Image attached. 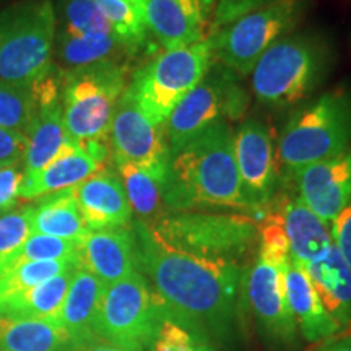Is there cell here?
Masks as SVG:
<instances>
[{"label": "cell", "instance_id": "30bf717a", "mask_svg": "<svg viewBox=\"0 0 351 351\" xmlns=\"http://www.w3.org/2000/svg\"><path fill=\"white\" fill-rule=\"evenodd\" d=\"M302 0H271L210 34L213 62L234 75H249L263 52L300 21Z\"/></svg>", "mask_w": 351, "mask_h": 351}, {"label": "cell", "instance_id": "f1b7e54d", "mask_svg": "<svg viewBox=\"0 0 351 351\" xmlns=\"http://www.w3.org/2000/svg\"><path fill=\"white\" fill-rule=\"evenodd\" d=\"M72 339L62 328L41 319H15L0 315V350L59 351Z\"/></svg>", "mask_w": 351, "mask_h": 351}, {"label": "cell", "instance_id": "7c38bea8", "mask_svg": "<svg viewBox=\"0 0 351 351\" xmlns=\"http://www.w3.org/2000/svg\"><path fill=\"white\" fill-rule=\"evenodd\" d=\"M108 145L112 161L135 165L165 181L169 160L165 125L153 124L127 88L114 111Z\"/></svg>", "mask_w": 351, "mask_h": 351}, {"label": "cell", "instance_id": "d4e9b609", "mask_svg": "<svg viewBox=\"0 0 351 351\" xmlns=\"http://www.w3.org/2000/svg\"><path fill=\"white\" fill-rule=\"evenodd\" d=\"M29 207H32L29 223H32L33 234H46L80 243L90 232L78 208L75 189L39 197Z\"/></svg>", "mask_w": 351, "mask_h": 351}, {"label": "cell", "instance_id": "d590c367", "mask_svg": "<svg viewBox=\"0 0 351 351\" xmlns=\"http://www.w3.org/2000/svg\"><path fill=\"white\" fill-rule=\"evenodd\" d=\"M29 212H32V207L25 205V207L13 208L12 212L0 215V270L8 257L33 234Z\"/></svg>", "mask_w": 351, "mask_h": 351}, {"label": "cell", "instance_id": "d6986e66", "mask_svg": "<svg viewBox=\"0 0 351 351\" xmlns=\"http://www.w3.org/2000/svg\"><path fill=\"white\" fill-rule=\"evenodd\" d=\"M150 36L163 51L186 47L210 36L202 0H143Z\"/></svg>", "mask_w": 351, "mask_h": 351}, {"label": "cell", "instance_id": "52a82bcc", "mask_svg": "<svg viewBox=\"0 0 351 351\" xmlns=\"http://www.w3.org/2000/svg\"><path fill=\"white\" fill-rule=\"evenodd\" d=\"M213 64L212 39L178 49L161 51L132 73L127 91L153 124L165 125L171 112Z\"/></svg>", "mask_w": 351, "mask_h": 351}, {"label": "cell", "instance_id": "603a6c76", "mask_svg": "<svg viewBox=\"0 0 351 351\" xmlns=\"http://www.w3.org/2000/svg\"><path fill=\"white\" fill-rule=\"evenodd\" d=\"M324 309L340 332L351 333V270L335 244L327 256L304 267Z\"/></svg>", "mask_w": 351, "mask_h": 351}, {"label": "cell", "instance_id": "9a60e30c", "mask_svg": "<svg viewBox=\"0 0 351 351\" xmlns=\"http://www.w3.org/2000/svg\"><path fill=\"white\" fill-rule=\"evenodd\" d=\"M33 91L36 96V111L25 132V152L21 156L25 178L43 171L72 142L62 119L60 69L56 65Z\"/></svg>", "mask_w": 351, "mask_h": 351}, {"label": "cell", "instance_id": "cb8c5ba5", "mask_svg": "<svg viewBox=\"0 0 351 351\" xmlns=\"http://www.w3.org/2000/svg\"><path fill=\"white\" fill-rule=\"evenodd\" d=\"M104 288L106 285L98 276L82 267H77L62 306L47 322L62 328L72 340H82L95 335L93 322Z\"/></svg>", "mask_w": 351, "mask_h": 351}, {"label": "cell", "instance_id": "83f0119b", "mask_svg": "<svg viewBox=\"0 0 351 351\" xmlns=\"http://www.w3.org/2000/svg\"><path fill=\"white\" fill-rule=\"evenodd\" d=\"M72 270L52 276L36 287L26 289L20 295L0 301V315L15 319H41L49 320L57 314L67 295L70 282L73 276Z\"/></svg>", "mask_w": 351, "mask_h": 351}, {"label": "cell", "instance_id": "7a4b0ae2", "mask_svg": "<svg viewBox=\"0 0 351 351\" xmlns=\"http://www.w3.org/2000/svg\"><path fill=\"white\" fill-rule=\"evenodd\" d=\"M163 199L168 212L231 208L251 215L241 186L230 122L219 121L169 150Z\"/></svg>", "mask_w": 351, "mask_h": 351}, {"label": "cell", "instance_id": "7402d4cb", "mask_svg": "<svg viewBox=\"0 0 351 351\" xmlns=\"http://www.w3.org/2000/svg\"><path fill=\"white\" fill-rule=\"evenodd\" d=\"M285 293L296 327L304 340L320 343L340 333L339 326L324 309L306 269L298 262H289L285 271Z\"/></svg>", "mask_w": 351, "mask_h": 351}, {"label": "cell", "instance_id": "74e56055", "mask_svg": "<svg viewBox=\"0 0 351 351\" xmlns=\"http://www.w3.org/2000/svg\"><path fill=\"white\" fill-rule=\"evenodd\" d=\"M25 171L21 161L0 166V215L12 212L16 207Z\"/></svg>", "mask_w": 351, "mask_h": 351}, {"label": "cell", "instance_id": "4316f807", "mask_svg": "<svg viewBox=\"0 0 351 351\" xmlns=\"http://www.w3.org/2000/svg\"><path fill=\"white\" fill-rule=\"evenodd\" d=\"M112 165L137 221L155 225L169 213L163 199V179L124 161H112Z\"/></svg>", "mask_w": 351, "mask_h": 351}, {"label": "cell", "instance_id": "2e32d148", "mask_svg": "<svg viewBox=\"0 0 351 351\" xmlns=\"http://www.w3.org/2000/svg\"><path fill=\"white\" fill-rule=\"evenodd\" d=\"M298 195L327 225L351 200V147L291 176Z\"/></svg>", "mask_w": 351, "mask_h": 351}, {"label": "cell", "instance_id": "484cf974", "mask_svg": "<svg viewBox=\"0 0 351 351\" xmlns=\"http://www.w3.org/2000/svg\"><path fill=\"white\" fill-rule=\"evenodd\" d=\"M54 56L59 62L57 67L72 70L109 60H122V57L129 54L112 33L73 34L57 29Z\"/></svg>", "mask_w": 351, "mask_h": 351}, {"label": "cell", "instance_id": "e575fe53", "mask_svg": "<svg viewBox=\"0 0 351 351\" xmlns=\"http://www.w3.org/2000/svg\"><path fill=\"white\" fill-rule=\"evenodd\" d=\"M150 351H218L212 341L189 328L186 324L178 320L166 306V314L153 339Z\"/></svg>", "mask_w": 351, "mask_h": 351}, {"label": "cell", "instance_id": "9c48e42d", "mask_svg": "<svg viewBox=\"0 0 351 351\" xmlns=\"http://www.w3.org/2000/svg\"><path fill=\"white\" fill-rule=\"evenodd\" d=\"M166 314V304L142 271L106 285L93 333L129 351L150 348Z\"/></svg>", "mask_w": 351, "mask_h": 351}, {"label": "cell", "instance_id": "7bdbcfd3", "mask_svg": "<svg viewBox=\"0 0 351 351\" xmlns=\"http://www.w3.org/2000/svg\"><path fill=\"white\" fill-rule=\"evenodd\" d=\"M0 351H3V350H0Z\"/></svg>", "mask_w": 351, "mask_h": 351}, {"label": "cell", "instance_id": "4dcf8cb0", "mask_svg": "<svg viewBox=\"0 0 351 351\" xmlns=\"http://www.w3.org/2000/svg\"><path fill=\"white\" fill-rule=\"evenodd\" d=\"M78 258L65 261H34L15 265L13 269L0 275V301L20 295L26 289L36 287L46 280L64 271L77 269Z\"/></svg>", "mask_w": 351, "mask_h": 351}, {"label": "cell", "instance_id": "60d3db41", "mask_svg": "<svg viewBox=\"0 0 351 351\" xmlns=\"http://www.w3.org/2000/svg\"><path fill=\"white\" fill-rule=\"evenodd\" d=\"M59 351H129V350L121 348V346L101 339L98 335H91L82 340L69 341V343L64 345Z\"/></svg>", "mask_w": 351, "mask_h": 351}, {"label": "cell", "instance_id": "d6a6232c", "mask_svg": "<svg viewBox=\"0 0 351 351\" xmlns=\"http://www.w3.org/2000/svg\"><path fill=\"white\" fill-rule=\"evenodd\" d=\"M65 258H78V243L46 234H32L21 244L20 249H16L8 257V261L3 263L2 270H0V275L25 262L65 261Z\"/></svg>", "mask_w": 351, "mask_h": 351}, {"label": "cell", "instance_id": "6da1fadb", "mask_svg": "<svg viewBox=\"0 0 351 351\" xmlns=\"http://www.w3.org/2000/svg\"><path fill=\"white\" fill-rule=\"evenodd\" d=\"M132 226L138 270L174 317L208 341L230 340L243 296L241 262L179 251L147 223L134 219Z\"/></svg>", "mask_w": 351, "mask_h": 351}, {"label": "cell", "instance_id": "8fae6325", "mask_svg": "<svg viewBox=\"0 0 351 351\" xmlns=\"http://www.w3.org/2000/svg\"><path fill=\"white\" fill-rule=\"evenodd\" d=\"M247 104V95L234 73L213 62L204 80L174 108L166 121L169 150L181 147L219 121L241 119Z\"/></svg>", "mask_w": 351, "mask_h": 351}, {"label": "cell", "instance_id": "44dd1931", "mask_svg": "<svg viewBox=\"0 0 351 351\" xmlns=\"http://www.w3.org/2000/svg\"><path fill=\"white\" fill-rule=\"evenodd\" d=\"M283 217V228L289 243L291 261L306 267L330 251L333 245L328 225L300 199V195L276 194Z\"/></svg>", "mask_w": 351, "mask_h": 351}, {"label": "cell", "instance_id": "e0dca14e", "mask_svg": "<svg viewBox=\"0 0 351 351\" xmlns=\"http://www.w3.org/2000/svg\"><path fill=\"white\" fill-rule=\"evenodd\" d=\"M109 155L111 152L108 143L70 142L52 163L32 178L23 179L20 199L36 200L52 192L75 189L90 176L103 169Z\"/></svg>", "mask_w": 351, "mask_h": 351}, {"label": "cell", "instance_id": "ac0fdd59", "mask_svg": "<svg viewBox=\"0 0 351 351\" xmlns=\"http://www.w3.org/2000/svg\"><path fill=\"white\" fill-rule=\"evenodd\" d=\"M78 267L98 276L104 285L138 271L134 226L88 232L78 243Z\"/></svg>", "mask_w": 351, "mask_h": 351}, {"label": "cell", "instance_id": "f35d334b", "mask_svg": "<svg viewBox=\"0 0 351 351\" xmlns=\"http://www.w3.org/2000/svg\"><path fill=\"white\" fill-rule=\"evenodd\" d=\"M332 241L351 270V200L330 223Z\"/></svg>", "mask_w": 351, "mask_h": 351}, {"label": "cell", "instance_id": "5b68a950", "mask_svg": "<svg viewBox=\"0 0 351 351\" xmlns=\"http://www.w3.org/2000/svg\"><path fill=\"white\" fill-rule=\"evenodd\" d=\"M351 147V91L332 90L301 108L283 127L276 147L280 169L293 176Z\"/></svg>", "mask_w": 351, "mask_h": 351}, {"label": "cell", "instance_id": "ba28073f", "mask_svg": "<svg viewBox=\"0 0 351 351\" xmlns=\"http://www.w3.org/2000/svg\"><path fill=\"white\" fill-rule=\"evenodd\" d=\"M150 226L179 251L232 262L247 256L258 239L257 219L238 212H169Z\"/></svg>", "mask_w": 351, "mask_h": 351}, {"label": "cell", "instance_id": "4fadbf2b", "mask_svg": "<svg viewBox=\"0 0 351 351\" xmlns=\"http://www.w3.org/2000/svg\"><path fill=\"white\" fill-rule=\"evenodd\" d=\"M289 265L257 254L249 274H244L243 295L247 298L258 327L276 350H293L298 327L285 293V271Z\"/></svg>", "mask_w": 351, "mask_h": 351}, {"label": "cell", "instance_id": "8992f818", "mask_svg": "<svg viewBox=\"0 0 351 351\" xmlns=\"http://www.w3.org/2000/svg\"><path fill=\"white\" fill-rule=\"evenodd\" d=\"M129 85L124 60L60 70V104L69 137L75 143H108L111 121Z\"/></svg>", "mask_w": 351, "mask_h": 351}, {"label": "cell", "instance_id": "8d00e7d4", "mask_svg": "<svg viewBox=\"0 0 351 351\" xmlns=\"http://www.w3.org/2000/svg\"><path fill=\"white\" fill-rule=\"evenodd\" d=\"M269 2L271 0H202L208 20L210 34Z\"/></svg>", "mask_w": 351, "mask_h": 351}, {"label": "cell", "instance_id": "ffe728a7", "mask_svg": "<svg viewBox=\"0 0 351 351\" xmlns=\"http://www.w3.org/2000/svg\"><path fill=\"white\" fill-rule=\"evenodd\" d=\"M75 197L88 231L132 225L134 213L127 200L124 186L114 168L104 166L86 181L78 184Z\"/></svg>", "mask_w": 351, "mask_h": 351}, {"label": "cell", "instance_id": "836d02e7", "mask_svg": "<svg viewBox=\"0 0 351 351\" xmlns=\"http://www.w3.org/2000/svg\"><path fill=\"white\" fill-rule=\"evenodd\" d=\"M36 111L33 88H21L0 80V127L25 134Z\"/></svg>", "mask_w": 351, "mask_h": 351}, {"label": "cell", "instance_id": "1f68e13d", "mask_svg": "<svg viewBox=\"0 0 351 351\" xmlns=\"http://www.w3.org/2000/svg\"><path fill=\"white\" fill-rule=\"evenodd\" d=\"M57 29L73 34L112 33L95 0H57Z\"/></svg>", "mask_w": 351, "mask_h": 351}, {"label": "cell", "instance_id": "ab89813d", "mask_svg": "<svg viewBox=\"0 0 351 351\" xmlns=\"http://www.w3.org/2000/svg\"><path fill=\"white\" fill-rule=\"evenodd\" d=\"M25 152V134L0 127V166L19 163Z\"/></svg>", "mask_w": 351, "mask_h": 351}, {"label": "cell", "instance_id": "277c9868", "mask_svg": "<svg viewBox=\"0 0 351 351\" xmlns=\"http://www.w3.org/2000/svg\"><path fill=\"white\" fill-rule=\"evenodd\" d=\"M327 46L314 34L288 33L271 44L252 69V93L269 108H291L322 83Z\"/></svg>", "mask_w": 351, "mask_h": 351}, {"label": "cell", "instance_id": "b9f144b4", "mask_svg": "<svg viewBox=\"0 0 351 351\" xmlns=\"http://www.w3.org/2000/svg\"><path fill=\"white\" fill-rule=\"evenodd\" d=\"M314 351H351V333H337L330 339L320 341Z\"/></svg>", "mask_w": 351, "mask_h": 351}, {"label": "cell", "instance_id": "5bb4252c", "mask_svg": "<svg viewBox=\"0 0 351 351\" xmlns=\"http://www.w3.org/2000/svg\"><path fill=\"white\" fill-rule=\"evenodd\" d=\"M234 158L251 217L258 219L278 194L280 165L270 127L257 119L243 122L234 134Z\"/></svg>", "mask_w": 351, "mask_h": 351}, {"label": "cell", "instance_id": "f546056e", "mask_svg": "<svg viewBox=\"0 0 351 351\" xmlns=\"http://www.w3.org/2000/svg\"><path fill=\"white\" fill-rule=\"evenodd\" d=\"M106 16L112 34L117 38L127 54L135 56L150 43L145 21L143 0H95Z\"/></svg>", "mask_w": 351, "mask_h": 351}, {"label": "cell", "instance_id": "3957f363", "mask_svg": "<svg viewBox=\"0 0 351 351\" xmlns=\"http://www.w3.org/2000/svg\"><path fill=\"white\" fill-rule=\"evenodd\" d=\"M56 32L52 0H15L0 8V80L32 90L49 75Z\"/></svg>", "mask_w": 351, "mask_h": 351}]
</instances>
